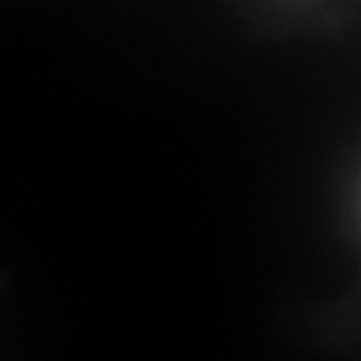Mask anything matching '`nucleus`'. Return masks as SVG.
Instances as JSON below:
<instances>
[]
</instances>
